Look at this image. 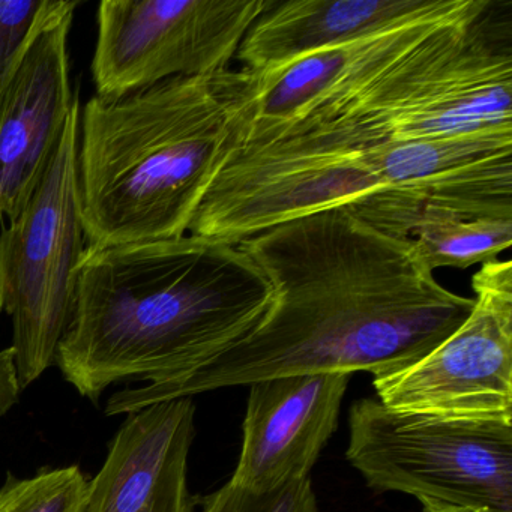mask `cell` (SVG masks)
Listing matches in <instances>:
<instances>
[{
    "mask_svg": "<svg viewBox=\"0 0 512 512\" xmlns=\"http://www.w3.org/2000/svg\"><path fill=\"white\" fill-rule=\"evenodd\" d=\"M269 5L271 0H103L91 65L97 97L224 73Z\"/></svg>",
    "mask_w": 512,
    "mask_h": 512,
    "instance_id": "obj_6",
    "label": "cell"
},
{
    "mask_svg": "<svg viewBox=\"0 0 512 512\" xmlns=\"http://www.w3.org/2000/svg\"><path fill=\"white\" fill-rule=\"evenodd\" d=\"M202 512H317L310 478L268 491L250 490L227 482L203 502Z\"/></svg>",
    "mask_w": 512,
    "mask_h": 512,
    "instance_id": "obj_15",
    "label": "cell"
},
{
    "mask_svg": "<svg viewBox=\"0 0 512 512\" xmlns=\"http://www.w3.org/2000/svg\"><path fill=\"white\" fill-rule=\"evenodd\" d=\"M44 0H0V73L28 37Z\"/></svg>",
    "mask_w": 512,
    "mask_h": 512,
    "instance_id": "obj_16",
    "label": "cell"
},
{
    "mask_svg": "<svg viewBox=\"0 0 512 512\" xmlns=\"http://www.w3.org/2000/svg\"><path fill=\"white\" fill-rule=\"evenodd\" d=\"M22 391L16 355L10 346L0 350V416L7 415L16 406Z\"/></svg>",
    "mask_w": 512,
    "mask_h": 512,
    "instance_id": "obj_17",
    "label": "cell"
},
{
    "mask_svg": "<svg viewBox=\"0 0 512 512\" xmlns=\"http://www.w3.org/2000/svg\"><path fill=\"white\" fill-rule=\"evenodd\" d=\"M221 74L95 95L80 109L77 178L88 247L187 235L232 148Z\"/></svg>",
    "mask_w": 512,
    "mask_h": 512,
    "instance_id": "obj_3",
    "label": "cell"
},
{
    "mask_svg": "<svg viewBox=\"0 0 512 512\" xmlns=\"http://www.w3.org/2000/svg\"><path fill=\"white\" fill-rule=\"evenodd\" d=\"M451 0H271L245 35L236 59L262 76L322 50L424 19Z\"/></svg>",
    "mask_w": 512,
    "mask_h": 512,
    "instance_id": "obj_12",
    "label": "cell"
},
{
    "mask_svg": "<svg viewBox=\"0 0 512 512\" xmlns=\"http://www.w3.org/2000/svg\"><path fill=\"white\" fill-rule=\"evenodd\" d=\"M472 4L451 0L439 13L322 50L262 76L227 70L221 77L233 127L292 121L361 94L412 58L437 29Z\"/></svg>",
    "mask_w": 512,
    "mask_h": 512,
    "instance_id": "obj_9",
    "label": "cell"
},
{
    "mask_svg": "<svg viewBox=\"0 0 512 512\" xmlns=\"http://www.w3.org/2000/svg\"><path fill=\"white\" fill-rule=\"evenodd\" d=\"M77 2L44 0L26 40L0 73V220L34 193L79 103L68 37Z\"/></svg>",
    "mask_w": 512,
    "mask_h": 512,
    "instance_id": "obj_8",
    "label": "cell"
},
{
    "mask_svg": "<svg viewBox=\"0 0 512 512\" xmlns=\"http://www.w3.org/2000/svg\"><path fill=\"white\" fill-rule=\"evenodd\" d=\"M350 374L275 377L251 383L238 466L230 482L256 491L310 478L338 427Z\"/></svg>",
    "mask_w": 512,
    "mask_h": 512,
    "instance_id": "obj_10",
    "label": "cell"
},
{
    "mask_svg": "<svg viewBox=\"0 0 512 512\" xmlns=\"http://www.w3.org/2000/svg\"><path fill=\"white\" fill-rule=\"evenodd\" d=\"M238 245L274 289L262 320L188 376L115 392L107 415L275 377L397 373L454 334L473 308L409 242L344 209L292 218Z\"/></svg>",
    "mask_w": 512,
    "mask_h": 512,
    "instance_id": "obj_1",
    "label": "cell"
},
{
    "mask_svg": "<svg viewBox=\"0 0 512 512\" xmlns=\"http://www.w3.org/2000/svg\"><path fill=\"white\" fill-rule=\"evenodd\" d=\"M80 103L25 208L0 232V314L13 325L22 389L55 364L73 317L77 266L86 248L77 151Z\"/></svg>",
    "mask_w": 512,
    "mask_h": 512,
    "instance_id": "obj_5",
    "label": "cell"
},
{
    "mask_svg": "<svg viewBox=\"0 0 512 512\" xmlns=\"http://www.w3.org/2000/svg\"><path fill=\"white\" fill-rule=\"evenodd\" d=\"M194 415L193 397L128 413L89 481L86 512H194L188 490Z\"/></svg>",
    "mask_w": 512,
    "mask_h": 512,
    "instance_id": "obj_11",
    "label": "cell"
},
{
    "mask_svg": "<svg viewBox=\"0 0 512 512\" xmlns=\"http://www.w3.org/2000/svg\"><path fill=\"white\" fill-rule=\"evenodd\" d=\"M89 481L79 466L10 476L0 487V512H86Z\"/></svg>",
    "mask_w": 512,
    "mask_h": 512,
    "instance_id": "obj_14",
    "label": "cell"
},
{
    "mask_svg": "<svg viewBox=\"0 0 512 512\" xmlns=\"http://www.w3.org/2000/svg\"><path fill=\"white\" fill-rule=\"evenodd\" d=\"M56 364L82 397L110 385L181 379L262 320L274 289L239 245L188 235L95 248L77 266Z\"/></svg>",
    "mask_w": 512,
    "mask_h": 512,
    "instance_id": "obj_2",
    "label": "cell"
},
{
    "mask_svg": "<svg viewBox=\"0 0 512 512\" xmlns=\"http://www.w3.org/2000/svg\"><path fill=\"white\" fill-rule=\"evenodd\" d=\"M349 431L347 461L373 490L512 512V421L398 412L362 398L350 407Z\"/></svg>",
    "mask_w": 512,
    "mask_h": 512,
    "instance_id": "obj_4",
    "label": "cell"
},
{
    "mask_svg": "<svg viewBox=\"0 0 512 512\" xmlns=\"http://www.w3.org/2000/svg\"><path fill=\"white\" fill-rule=\"evenodd\" d=\"M415 248L422 262L439 268L464 269L493 262L512 242V220H464L437 211L410 218L400 236Z\"/></svg>",
    "mask_w": 512,
    "mask_h": 512,
    "instance_id": "obj_13",
    "label": "cell"
},
{
    "mask_svg": "<svg viewBox=\"0 0 512 512\" xmlns=\"http://www.w3.org/2000/svg\"><path fill=\"white\" fill-rule=\"evenodd\" d=\"M422 512H476L467 509L451 508V506L436 505V503H422Z\"/></svg>",
    "mask_w": 512,
    "mask_h": 512,
    "instance_id": "obj_18",
    "label": "cell"
},
{
    "mask_svg": "<svg viewBox=\"0 0 512 512\" xmlns=\"http://www.w3.org/2000/svg\"><path fill=\"white\" fill-rule=\"evenodd\" d=\"M460 328L415 364L374 377L377 400L398 412L512 421V265L484 263Z\"/></svg>",
    "mask_w": 512,
    "mask_h": 512,
    "instance_id": "obj_7",
    "label": "cell"
}]
</instances>
